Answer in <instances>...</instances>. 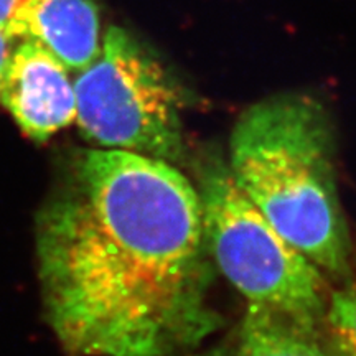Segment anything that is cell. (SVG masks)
<instances>
[{"label": "cell", "instance_id": "7a4b0ae2", "mask_svg": "<svg viewBox=\"0 0 356 356\" xmlns=\"http://www.w3.org/2000/svg\"><path fill=\"white\" fill-rule=\"evenodd\" d=\"M228 168L266 220L323 274H350L333 131L315 97L286 92L244 111L231 134Z\"/></svg>", "mask_w": 356, "mask_h": 356}, {"label": "cell", "instance_id": "52a82bcc", "mask_svg": "<svg viewBox=\"0 0 356 356\" xmlns=\"http://www.w3.org/2000/svg\"><path fill=\"white\" fill-rule=\"evenodd\" d=\"M236 356H330L320 345L317 328L302 327L284 315L248 304Z\"/></svg>", "mask_w": 356, "mask_h": 356}, {"label": "cell", "instance_id": "8fae6325", "mask_svg": "<svg viewBox=\"0 0 356 356\" xmlns=\"http://www.w3.org/2000/svg\"><path fill=\"white\" fill-rule=\"evenodd\" d=\"M204 356H225V355H222L221 350H216V351H211V353H208V355H204Z\"/></svg>", "mask_w": 356, "mask_h": 356}, {"label": "cell", "instance_id": "277c9868", "mask_svg": "<svg viewBox=\"0 0 356 356\" xmlns=\"http://www.w3.org/2000/svg\"><path fill=\"white\" fill-rule=\"evenodd\" d=\"M81 134L101 149L178 165L185 157L180 95L167 70L122 26H111L99 53L73 79Z\"/></svg>", "mask_w": 356, "mask_h": 356}, {"label": "cell", "instance_id": "8992f818", "mask_svg": "<svg viewBox=\"0 0 356 356\" xmlns=\"http://www.w3.org/2000/svg\"><path fill=\"white\" fill-rule=\"evenodd\" d=\"M99 10L92 0H30L7 29L15 42L51 53L70 73H79L101 48Z\"/></svg>", "mask_w": 356, "mask_h": 356}, {"label": "cell", "instance_id": "5b68a950", "mask_svg": "<svg viewBox=\"0 0 356 356\" xmlns=\"http://www.w3.org/2000/svg\"><path fill=\"white\" fill-rule=\"evenodd\" d=\"M0 104L20 131L44 142L76 121L70 71L37 43L17 42L0 84Z\"/></svg>", "mask_w": 356, "mask_h": 356}, {"label": "cell", "instance_id": "9c48e42d", "mask_svg": "<svg viewBox=\"0 0 356 356\" xmlns=\"http://www.w3.org/2000/svg\"><path fill=\"white\" fill-rule=\"evenodd\" d=\"M29 2L30 0H0V30L2 32L7 33L12 20Z\"/></svg>", "mask_w": 356, "mask_h": 356}, {"label": "cell", "instance_id": "30bf717a", "mask_svg": "<svg viewBox=\"0 0 356 356\" xmlns=\"http://www.w3.org/2000/svg\"><path fill=\"white\" fill-rule=\"evenodd\" d=\"M17 42L12 40L6 32L0 30V84H2V79L6 76V71H7V65L10 61L12 51L15 48Z\"/></svg>", "mask_w": 356, "mask_h": 356}, {"label": "cell", "instance_id": "3957f363", "mask_svg": "<svg viewBox=\"0 0 356 356\" xmlns=\"http://www.w3.org/2000/svg\"><path fill=\"white\" fill-rule=\"evenodd\" d=\"M197 191L211 259L236 291L249 304L317 328L330 300L322 270L266 220L221 160L200 165Z\"/></svg>", "mask_w": 356, "mask_h": 356}, {"label": "cell", "instance_id": "6da1fadb", "mask_svg": "<svg viewBox=\"0 0 356 356\" xmlns=\"http://www.w3.org/2000/svg\"><path fill=\"white\" fill-rule=\"evenodd\" d=\"M44 315L73 356H175L220 323L197 186L163 160L86 149L37 220Z\"/></svg>", "mask_w": 356, "mask_h": 356}, {"label": "cell", "instance_id": "ba28073f", "mask_svg": "<svg viewBox=\"0 0 356 356\" xmlns=\"http://www.w3.org/2000/svg\"><path fill=\"white\" fill-rule=\"evenodd\" d=\"M330 323L337 356H356V277L328 300Z\"/></svg>", "mask_w": 356, "mask_h": 356}]
</instances>
